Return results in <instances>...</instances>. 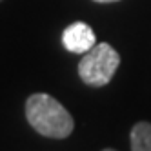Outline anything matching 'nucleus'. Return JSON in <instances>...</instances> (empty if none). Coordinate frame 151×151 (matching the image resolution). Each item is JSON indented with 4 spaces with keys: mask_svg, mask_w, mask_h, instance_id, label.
Returning a JSON list of instances; mask_svg holds the SVG:
<instances>
[{
    "mask_svg": "<svg viewBox=\"0 0 151 151\" xmlns=\"http://www.w3.org/2000/svg\"><path fill=\"white\" fill-rule=\"evenodd\" d=\"M131 151H151V124L137 122L131 127Z\"/></svg>",
    "mask_w": 151,
    "mask_h": 151,
    "instance_id": "obj_4",
    "label": "nucleus"
},
{
    "mask_svg": "<svg viewBox=\"0 0 151 151\" xmlns=\"http://www.w3.org/2000/svg\"><path fill=\"white\" fill-rule=\"evenodd\" d=\"M96 4H111V2H118V0H93Z\"/></svg>",
    "mask_w": 151,
    "mask_h": 151,
    "instance_id": "obj_5",
    "label": "nucleus"
},
{
    "mask_svg": "<svg viewBox=\"0 0 151 151\" xmlns=\"http://www.w3.org/2000/svg\"><path fill=\"white\" fill-rule=\"evenodd\" d=\"M118 64H120V55L116 53V49L106 42H100L88 53H84L78 62V75L84 84L102 88L109 84Z\"/></svg>",
    "mask_w": 151,
    "mask_h": 151,
    "instance_id": "obj_2",
    "label": "nucleus"
},
{
    "mask_svg": "<svg viewBox=\"0 0 151 151\" xmlns=\"http://www.w3.org/2000/svg\"><path fill=\"white\" fill-rule=\"evenodd\" d=\"M102 151H116V149H109V147H107V149H102Z\"/></svg>",
    "mask_w": 151,
    "mask_h": 151,
    "instance_id": "obj_6",
    "label": "nucleus"
},
{
    "mask_svg": "<svg viewBox=\"0 0 151 151\" xmlns=\"http://www.w3.org/2000/svg\"><path fill=\"white\" fill-rule=\"evenodd\" d=\"M62 44L69 53L84 55L96 46V35L86 22H73L62 33Z\"/></svg>",
    "mask_w": 151,
    "mask_h": 151,
    "instance_id": "obj_3",
    "label": "nucleus"
},
{
    "mask_svg": "<svg viewBox=\"0 0 151 151\" xmlns=\"http://www.w3.org/2000/svg\"><path fill=\"white\" fill-rule=\"evenodd\" d=\"M26 118L38 135L49 138H66L75 127L71 113L47 93H33L26 100Z\"/></svg>",
    "mask_w": 151,
    "mask_h": 151,
    "instance_id": "obj_1",
    "label": "nucleus"
}]
</instances>
